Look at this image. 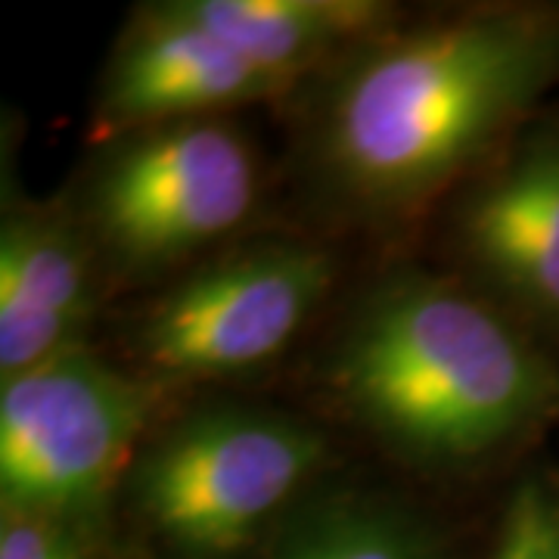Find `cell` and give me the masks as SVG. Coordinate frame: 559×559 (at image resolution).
<instances>
[{"label": "cell", "mask_w": 559, "mask_h": 559, "mask_svg": "<svg viewBox=\"0 0 559 559\" xmlns=\"http://www.w3.org/2000/svg\"><path fill=\"white\" fill-rule=\"evenodd\" d=\"M559 79V13L485 7L380 40L336 84L323 162L370 212H414Z\"/></svg>", "instance_id": "cell-1"}, {"label": "cell", "mask_w": 559, "mask_h": 559, "mask_svg": "<svg viewBox=\"0 0 559 559\" xmlns=\"http://www.w3.org/2000/svg\"><path fill=\"white\" fill-rule=\"evenodd\" d=\"M345 401L407 457L457 463L528 432L559 377L473 296L404 277L364 305L336 364Z\"/></svg>", "instance_id": "cell-2"}, {"label": "cell", "mask_w": 559, "mask_h": 559, "mask_svg": "<svg viewBox=\"0 0 559 559\" xmlns=\"http://www.w3.org/2000/svg\"><path fill=\"white\" fill-rule=\"evenodd\" d=\"M146 417L150 392L81 348L3 380V513L69 525L97 516Z\"/></svg>", "instance_id": "cell-3"}, {"label": "cell", "mask_w": 559, "mask_h": 559, "mask_svg": "<svg viewBox=\"0 0 559 559\" xmlns=\"http://www.w3.org/2000/svg\"><path fill=\"white\" fill-rule=\"evenodd\" d=\"M323 463V441L293 419L215 407L178 423L140 460V510L187 557L237 554Z\"/></svg>", "instance_id": "cell-4"}, {"label": "cell", "mask_w": 559, "mask_h": 559, "mask_svg": "<svg viewBox=\"0 0 559 559\" xmlns=\"http://www.w3.org/2000/svg\"><path fill=\"white\" fill-rule=\"evenodd\" d=\"M255 159L221 121H178L128 143L94 183V224L131 267L218 240L255 202Z\"/></svg>", "instance_id": "cell-5"}, {"label": "cell", "mask_w": 559, "mask_h": 559, "mask_svg": "<svg viewBox=\"0 0 559 559\" xmlns=\"http://www.w3.org/2000/svg\"><path fill=\"white\" fill-rule=\"evenodd\" d=\"M330 286V259L274 246L205 267L143 318V360L165 377H224L271 360Z\"/></svg>", "instance_id": "cell-6"}, {"label": "cell", "mask_w": 559, "mask_h": 559, "mask_svg": "<svg viewBox=\"0 0 559 559\" xmlns=\"http://www.w3.org/2000/svg\"><path fill=\"white\" fill-rule=\"evenodd\" d=\"M286 84L159 3L112 62L100 116L116 128H162L271 97Z\"/></svg>", "instance_id": "cell-7"}, {"label": "cell", "mask_w": 559, "mask_h": 559, "mask_svg": "<svg viewBox=\"0 0 559 559\" xmlns=\"http://www.w3.org/2000/svg\"><path fill=\"white\" fill-rule=\"evenodd\" d=\"M463 246L510 299L559 320V138L528 143L473 193Z\"/></svg>", "instance_id": "cell-8"}, {"label": "cell", "mask_w": 559, "mask_h": 559, "mask_svg": "<svg viewBox=\"0 0 559 559\" xmlns=\"http://www.w3.org/2000/svg\"><path fill=\"white\" fill-rule=\"evenodd\" d=\"M94 311L91 264L50 218L10 215L0 230V373L3 380L57 358Z\"/></svg>", "instance_id": "cell-9"}, {"label": "cell", "mask_w": 559, "mask_h": 559, "mask_svg": "<svg viewBox=\"0 0 559 559\" xmlns=\"http://www.w3.org/2000/svg\"><path fill=\"white\" fill-rule=\"evenodd\" d=\"M162 7L283 81L389 20L373 0H171Z\"/></svg>", "instance_id": "cell-10"}, {"label": "cell", "mask_w": 559, "mask_h": 559, "mask_svg": "<svg viewBox=\"0 0 559 559\" xmlns=\"http://www.w3.org/2000/svg\"><path fill=\"white\" fill-rule=\"evenodd\" d=\"M277 559H436L407 516L377 503H340L301 525Z\"/></svg>", "instance_id": "cell-11"}, {"label": "cell", "mask_w": 559, "mask_h": 559, "mask_svg": "<svg viewBox=\"0 0 559 559\" xmlns=\"http://www.w3.org/2000/svg\"><path fill=\"white\" fill-rule=\"evenodd\" d=\"M495 559H559V485L522 481L507 503Z\"/></svg>", "instance_id": "cell-12"}, {"label": "cell", "mask_w": 559, "mask_h": 559, "mask_svg": "<svg viewBox=\"0 0 559 559\" xmlns=\"http://www.w3.org/2000/svg\"><path fill=\"white\" fill-rule=\"evenodd\" d=\"M79 525L47 516L3 513L0 559H87Z\"/></svg>", "instance_id": "cell-13"}]
</instances>
